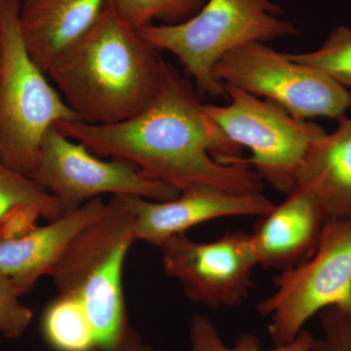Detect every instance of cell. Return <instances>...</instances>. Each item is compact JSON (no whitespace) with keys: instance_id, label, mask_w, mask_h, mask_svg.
Returning a JSON list of instances; mask_svg holds the SVG:
<instances>
[{"instance_id":"6da1fadb","label":"cell","mask_w":351,"mask_h":351,"mask_svg":"<svg viewBox=\"0 0 351 351\" xmlns=\"http://www.w3.org/2000/svg\"><path fill=\"white\" fill-rule=\"evenodd\" d=\"M66 137L101 156L121 159L180 191L209 184L237 193H262V178L205 112L195 89L164 62L154 101L131 119L107 125L62 121Z\"/></svg>"},{"instance_id":"7a4b0ae2","label":"cell","mask_w":351,"mask_h":351,"mask_svg":"<svg viewBox=\"0 0 351 351\" xmlns=\"http://www.w3.org/2000/svg\"><path fill=\"white\" fill-rule=\"evenodd\" d=\"M164 61L108 0L100 18L46 75L80 121L114 124L156 98Z\"/></svg>"},{"instance_id":"3957f363","label":"cell","mask_w":351,"mask_h":351,"mask_svg":"<svg viewBox=\"0 0 351 351\" xmlns=\"http://www.w3.org/2000/svg\"><path fill=\"white\" fill-rule=\"evenodd\" d=\"M136 241L133 212L124 196H113L100 218L69 243L50 271L59 294L82 302L96 335L97 350H112L130 330L122 271Z\"/></svg>"},{"instance_id":"277c9868","label":"cell","mask_w":351,"mask_h":351,"mask_svg":"<svg viewBox=\"0 0 351 351\" xmlns=\"http://www.w3.org/2000/svg\"><path fill=\"white\" fill-rule=\"evenodd\" d=\"M271 0H206L197 13L179 24H152L138 29L154 49L172 53L195 80L199 93L226 97L214 77L216 64L230 51L252 43H269L297 34L281 19Z\"/></svg>"},{"instance_id":"5b68a950","label":"cell","mask_w":351,"mask_h":351,"mask_svg":"<svg viewBox=\"0 0 351 351\" xmlns=\"http://www.w3.org/2000/svg\"><path fill=\"white\" fill-rule=\"evenodd\" d=\"M20 3L0 2V161L32 178L46 132L59 122L80 119L27 54L18 24Z\"/></svg>"},{"instance_id":"8992f818","label":"cell","mask_w":351,"mask_h":351,"mask_svg":"<svg viewBox=\"0 0 351 351\" xmlns=\"http://www.w3.org/2000/svg\"><path fill=\"white\" fill-rule=\"evenodd\" d=\"M274 287L257 309L269 318L276 346L297 338L309 319L328 307L351 317V218H328L313 255L280 272Z\"/></svg>"},{"instance_id":"52a82bcc","label":"cell","mask_w":351,"mask_h":351,"mask_svg":"<svg viewBox=\"0 0 351 351\" xmlns=\"http://www.w3.org/2000/svg\"><path fill=\"white\" fill-rule=\"evenodd\" d=\"M226 91L230 103L204 105L205 112L233 143L250 149L246 161L263 182L285 195L292 193L307 152L324 129L232 85L226 84Z\"/></svg>"},{"instance_id":"ba28073f","label":"cell","mask_w":351,"mask_h":351,"mask_svg":"<svg viewBox=\"0 0 351 351\" xmlns=\"http://www.w3.org/2000/svg\"><path fill=\"white\" fill-rule=\"evenodd\" d=\"M213 75L219 82L263 97L300 119H341L350 108V92L331 76L263 43L230 51L214 66Z\"/></svg>"},{"instance_id":"9c48e42d","label":"cell","mask_w":351,"mask_h":351,"mask_svg":"<svg viewBox=\"0 0 351 351\" xmlns=\"http://www.w3.org/2000/svg\"><path fill=\"white\" fill-rule=\"evenodd\" d=\"M32 179L56 198L63 213L104 195L169 201L181 191L127 161L99 158L55 126L44 136Z\"/></svg>"},{"instance_id":"30bf717a","label":"cell","mask_w":351,"mask_h":351,"mask_svg":"<svg viewBox=\"0 0 351 351\" xmlns=\"http://www.w3.org/2000/svg\"><path fill=\"white\" fill-rule=\"evenodd\" d=\"M157 247L166 274L180 281L189 301L210 308L235 307L250 294L258 267L251 233L233 230L210 242L181 233Z\"/></svg>"},{"instance_id":"8fae6325","label":"cell","mask_w":351,"mask_h":351,"mask_svg":"<svg viewBox=\"0 0 351 351\" xmlns=\"http://www.w3.org/2000/svg\"><path fill=\"white\" fill-rule=\"evenodd\" d=\"M124 198L134 214L136 240L154 246L213 219L248 216L261 218L276 205L262 193H232L209 184L188 186L169 201H154L140 196Z\"/></svg>"},{"instance_id":"7c38bea8","label":"cell","mask_w":351,"mask_h":351,"mask_svg":"<svg viewBox=\"0 0 351 351\" xmlns=\"http://www.w3.org/2000/svg\"><path fill=\"white\" fill-rule=\"evenodd\" d=\"M107 204L103 198H95L48 225L21 234H0V276L12 281L21 297L29 294L41 277L49 276L69 243L100 218Z\"/></svg>"},{"instance_id":"4fadbf2b","label":"cell","mask_w":351,"mask_h":351,"mask_svg":"<svg viewBox=\"0 0 351 351\" xmlns=\"http://www.w3.org/2000/svg\"><path fill=\"white\" fill-rule=\"evenodd\" d=\"M258 219L251 235L258 267L282 272L313 255L328 217L313 195L295 188L281 204Z\"/></svg>"},{"instance_id":"5bb4252c","label":"cell","mask_w":351,"mask_h":351,"mask_svg":"<svg viewBox=\"0 0 351 351\" xmlns=\"http://www.w3.org/2000/svg\"><path fill=\"white\" fill-rule=\"evenodd\" d=\"M108 0H21L18 24L27 54L44 73L100 18Z\"/></svg>"},{"instance_id":"9a60e30c","label":"cell","mask_w":351,"mask_h":351,"mask_svg":"<svg viewBox=\"0 0 351 351\" xmlns=\"http://www.w3.org/2000/svg\"><path fill=\"white\" fill-rule=\"evenodd\" d=\"M297 188L313 195L328 218H351V119H339L336 130L313 143Z\"/></svg>"},{"instance_id":"2e32d148","label":"cell","mask_w":351,"mask_h":351,"mask_svg":"<svg viewBox=\"0 0 351 351\" xmlns=\"http://www.w3.org/2000/svg\"><path fill=\"white\" fill-rule=\"evenodd\" d=\"M43 338L55 351H96V335L82 302L59 294L44 309Z\"/></svg>"},{"instance_id":"e0dca14e","label":"cell","mask_w":351,"mask_h":351,"mask_svg":"<svg viewBox=\"0 0 351 351\" xmlns=\"http://www.w3.org/2000/svg\"><path fill=\"white\" fill-rule=\"evenodd\" d=\"M20 207L32 208L39 216L49 221L63 214L56 198L32 178L11 169L0 161V219Z\"/></svg>"},{"instance_id":"ac0fdd59","label":"cell","mask_w":351,"mask_h":351,"mask_svg":"<svg viewBox=\"0 0 351 351\" xmlns=\"http://www.w3.org/2000/svg\"><path fill=\"white\" fill-rule=\"evenodd\" d=\"M191 351H313L314 337L302 331L285 345L263 350L262 341L256 335L244 332L232 346L226 345L213 322L204 315L193 316L189 323Z\"/></svg>"},{"instance_id":"d6986e66","label":"cell","mask_w":351,"mask_h":351,"mask_svg":"<svg viewBox=\"0 0 351 351\" xmlns=\"http://www.w3.org/2000/svg\"><path fill=\"white\" fill-rule=\"evenodd\" d=\"M286 56L298 63L321 69L341 86L351 88V27L348 25L332 29L318 49Z\"/></svg>"},{"instance_id":"ffe728a7","label":"cell","mask_w":351,"mask_h":351,"mask_svg":"<svg viewBox=\"0 0 351 351\" xmlns=\"http://www.w3.org/2000/svg\"><path fill=\"white\" fill-rule=\"evenodd\" d=\"M136 29L161 22L179 24L193 17L206 0H110Z\"/></svg>"},{"instance_id":"44dd1931","label":"cell","mask_w":351,"mask_h":351,"mask_svg":"<svg viewBox=\"0 0 351 351\" xmlns=\"http://www.w3.org/2000/svg\"><path fill=\"white\" fill-rule=\"evenodd\" d=\"M20 298L12 281L0 276V332L7 339L22 338L34 318L32 309Z\"/></svg>"},{"instance_id":"7402d4cb","label":"cell","mask_w":351,"mask_h":351,"mask_svg":"<svg viewBox=\"0 0 351 351\" xmlns=\"http://www.w3.org/2000/svg\"><path fill=\"white\" fill-rule=\"evenodd\" d=\"M320 338H314L313 351H351V317L338 307L318 314Z\"/></svg>"},{"instance_id":"603a6c76","label":"cell","mask_w":351,"mask_h":351,"mask_svg":"<svg viewBox=\"0 0 351 351\" xmlns=\"http://www.w3.org/2000/svg\"><path fill=\"white\" fill-rule=\"evenodd\" d=\"M99 351H164V350H156L151 348V346L145 345L143 343L142 339H141L140 335L138 334L135 330H129L128 332L125 335L121 341L108 350H99Z\"/></svg>"},{"instance_id":"cb8c5ba5","label":"cell","mask_w":351,"mask_h":351,"mask_svg":"<svg viewBox=\"0 0 351 351\" xmlns=\"http://www.w3.org/2000/svg\"><path fill=\"white\" fill-rule=\"evenodd\" d=\"M2 63H3V43H2L1 25H0V73H1Z\"/></svg>"},{"instance_id":"d4e9b609","label":"cell","mask_w":351,"mask_h":351,"mask_svg":"<svg viewBox=\"0 0 351 351\" xmlns=\"http://www.w3.org/2000/svg\"><path fill=\"white\" fill-rule=\"evenodd\" d=\"M350 108L351 110V93H350Z\"/></svg>"},{"instance_id":"484cf974","label":"cell","mask_w":351,"mask_h":351,"mask_svg":"<svg viewBox=\"0 0 351 351\" xmlns=\"http://www.w3.org/2000/svg\"><path fill=\"white\" fill-rule=\"evenodd\" d=\"M4 1V0H0V2Z\"/></svg>"}]
</instances>
